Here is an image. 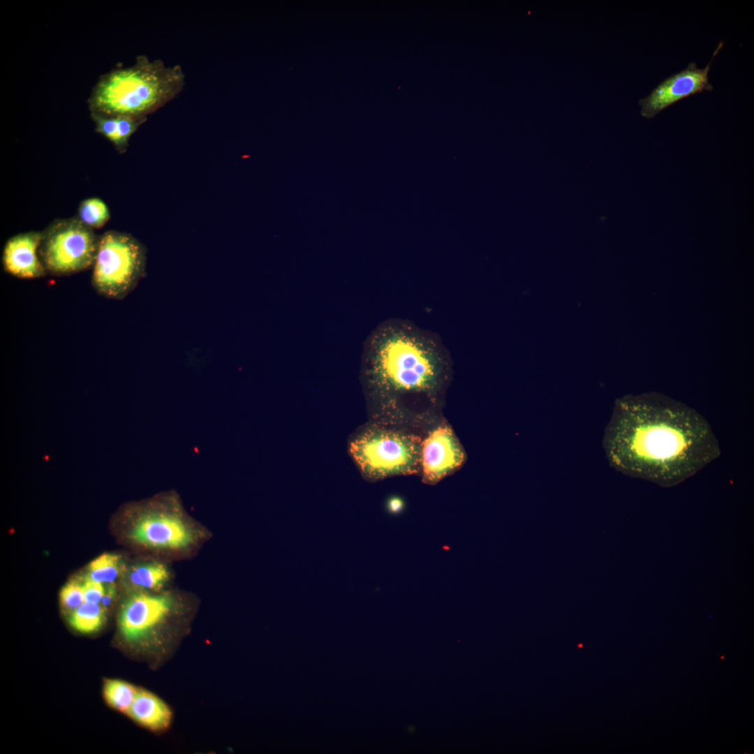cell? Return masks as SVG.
<instances>
[{
    "label": "cell",
    "mask_w": 754,
    "mask_h": 754,
    "mask_svg": "<svg viewBox=\"0 0 754 754\" xmlns=\"http://www.w3.org/2000/svg\"><path fill=\"white\" fill-rule=\"evenodd\" d=\"M452 374L441 339L410 320H386L364 342L362 380L372 421L424 432L443 416Z\"/></svg>",
    "instance_id": "1"
},
{
    "label": "cell",
    "mask_w": 754,
    "mask_h": 754,
    "mask_svg": "<svg viewBox=\"0 0 754 754\" xmlns=\"http://www.w3.org/2000/svg\"><path fill=\"white\" fill-rule=\"evenodd\" d=\"M603 446L616 470L665 487L683 481L720 454L704 417L658 392L617 399Z\"/></svg>",
    "instance_id": "2"
},
{
    "label": "cell",
    "mask_w": 754,
    "mask_h": 754,
    "mask_svg": "<svg viewBox=\"0 0 754 754\" xmlns=\"http://www.w3.org/2000/svg\"><path fill=\"white\" fill-rule=\"evenodd\" d=\"M185 75L179 65L136 57L127 68L112 69L100 76L87 103L90 114L147 118L175 98L184 89Z\"/></svg>",
    "instance_id": "3"
},
{
    "label": "cell",
    "mask_w": 754,
    "mask_h": 754,
    "mask_svg": "<svg viewBox=\"0 0 754 754\" xmlns=\"http://www.w3.org/2000/svg\"><path fill=\"white\" fill-rule=\"evenodd\" d=\"M127 515L128 542L171 563L193 559L212 538V531L186 511L175 490L131 507Z\"/></svg>",
    "instance_id": "4"
},
{
    "label": "cell",
    "mask_w": 754,
    "mask_h": 754,
    "mask_svg": "<svg viewBox=\"0 0 754 754\" xmlns=\"http://www.w3.org/2000/svg\"><path fill=\"white\" fill-rule=\"evenodd\" d=\"M422 438L423 432L371 421L353 437L350 452L368 481L420 475Z\"/></svg>",
    "instance_id": "5"
},
{
    "label": "cell",
    "mask_w": 754,
    "mask_h": 754,
    "mask_svg": "<svg viewBox=\"0 0 754 754\" xmlns=\"http://www.w3.org/2000/svg\"><path fill=\"white\" fill-rule=\"evenodd\" d=\"M146 251L131 235L114 230L99 236L91 285L100 295L121 300L144 276Z\"/></svg>",
    "instance_id": "6"
},
{
    "label": "cell",
    "mask_w": 754,
    "mask_h": 754,
    "mask_svg": "<svg viewBox=\"0 0 754 754\" xmlns=\"http://www.w3.org/2000/svg\"><path fill=\"white\" fill-rule=\"evenodd\" d=\"M189 594L173 586L158 592H128L118 617L123 638L138 642L184 620L190 611Z\"/></svg>",
    "instance_id": "7"
},
{
    "label": "cell",
    "mask_w": 754,
    "mask_h": 754,
    "mask_svg": "<svg viewBox=\"0 0 754 754\" xmlns=\"http://www.w3.org/2000/svg\"><path fill=\"white\" fill-rule=\"evenodd\" d=\"M98 240L77 217L57 219L42 232L38 257L47 274L71 275L93 267Z\"/></svg>",
    "instance_id": "8"
},
{
    "label": "cell",
    "mask_w": 754,
    "mask_h": 754,
    "mask_svg": "<svg viewBox=\"0 0 754 754\" xmlns=\"http://www.w3.org/2000/svg\"><path fill=\"white\" fill-rule=\"evenodd\" d=\"M466 460L465 450L444 416L424 430L420 474L424 484H437L460 469Z\"/></svg>",
    "instance_id": "9"
},
{
    "label": "cell",
    "mask_w": 754,
    "mask_h": 754,
    "mask_svg": "<svg viewBox=\"0 0 754 754\" xmlns=\"http://www.w3.org/2000/svg\"><path fill=\"white\" fill-rule=\"evenodd\" d=\"M723 45V41L719 43L704 68H700L695 62H690L686 68L665 78L647 96L641 98L639 101L641 115L652 119L682 99L703 91H711L714 87L709 82V73L714 59Z\"/></svg>",
    "instance_id": "10"
},
{
    "label": "cell",
    "mask_w": 754,
    "mask_h": 754,
    "mask_svg": "<svg viewBox=\"0 0 754 754\" xmlns=\"http://www.w3.org/2000/svg\"><path fill=\"white\" fill-rule=\"evenodd\" d=\"M42 232H28L10 237L3 251V268L21 279H36L47 274L38 257Z\"/></svg>",
    "instance_id": "11"
},
{
    "label": "cell",
    "mask_w": 754,
    "mask_h": 754,
    "mask_svg": "<svg viewBox=\"0 0 754 754\" xmlns=\"http://www.w3.org/2000/svg\"><path fill=\"white\" fill-rule=\"evenodd\" d=\"M172 564L154 558L127 564L124 586L128 592H158L172 587L175 577Z\"/></svg>",
    "instance_id": "12"
},
{
    "label": "cell",
    "mask_w": 754,
    "mask_h": 754,
    "mask_svg": "<svg viewBox=\"0 0 754 754\" xmlns=\"http://www.w3.org/2000/svg\"><path fill=\"white\" fill-rule=\"evenodd\" d=\"M127 714L138 723L154 730L166 728L172 718L170 709L161 699L139 690Z\"/></svg>",
    "instance_id": "13"
},
{
    "label": "cell",
    "mask_w": 754,
    "mask_h": 754,
    "mask_svg": "<svg viewBox=\"0 0 754 754\" xmlns=\"http://www.w3.org/2000/svg\"><path fill=\"white\" fill-rule=\"evenodd\" d=\"M126 567L121 555L104 554L90 563L86 577L103 584L114 583L118 578H122Z\"/></svg>",
    "instance_id": "14"
},
{
    "label": "cell",
    "mask_w": 754,
    "mask_h": 754,
    "mask_svg": "<svg viewBox=\"0 0 754 754\" xmlns=\"http://www.w3.org/2000/svg\"><path fill=\"white\" fill-rule=\"evenodd\" d=\"M105 612L101 603L84 601L70 614L68 621L71 627L80 633H93L102 627Z\"/></svg>",
    "instance_id": "15"
},
{
    "label": "cell",
    "mask_w": 754,
    "mask_h": 754,
    "mask_svg": "<svg viewBox=\"0 0 754 754\" xmlns=\"http://www.w3.org/2000/svg\"><path fill=\"white\" fill-rule=\"evenodd\" d=\"M138 690L133 685L116 679L105 681L103 687L104 697L113 708L128 713Z\"/></svg>",
    "instance_id": "16"
},
{
    "label": "cell",
    "mask_w": 754,
    "mask_h": 754,
    "mask_svg": "<svg viewBox=\"0 0 754 754\" xmlns=\"http://www.w3.org/2000/svg\"><path fill=\"white\" fill-rule=\"evenodd\" d=\"M77 218L90 228H101L110 219V211L102 200L90 198L80 203Z\"/></svg>",
    "instance_id": "17"
},
{
    "label": "cell",
    "mask_w": 754,
    "mask_h": 754,
    "mask_svg": "<svg viewBox=\"0 0 754 754\" xmlns=\"http://www.w3.org/2000/svg\"><path fill=\"white\" fill-rule=\"evenodd\" d=\"M117 121L118 144L116 149L119 153L126 151L130 137L138 127L146 121L147 118H139L126 115L115 116Z\"/></svg>",
    "instance_id": "18"
},
{
    "label": "cell",
    "mask_w": 754,
    "mask_h": 754,
    "mask_svg": "<svg viewBox=\"0 0 754 754\" xmlns=\"http://www.w3.org/2000/svg\"><path fill=\"white\" fill-rule=\"evenodd\" d=\"M59 598L61 606L71 614L85 601L82 584L77 581L67 583L61 589Z\"/></svg>",
    "instance_id": "19"
},
{
    "label": "cell",
    "mask_w": 754,
    "mask_h": 754,
    "mask_svg": "<svg viewBox=\"0 0 754 754\" xmlns=\"http://www.w3.org/2000/svg\"><path fill=\"white\" fill-rule=\"evenodd\" d=\"M95 124V130L108 139L115 147L118 144L117 121L115 116L108 117L90 114Z\"/></svg>",
    "instance_id": "20"
},
{
    "label": "cell",
    "mask_w": 754,
    "mask_h": 754,
    "mask_svg": "<svg viewBox=\"0 0 754 754\" xmlns=\"http://www.w3.org/2000/svg\"><path fill=\"white\" fill-rule=\"evenodd\" d=\"M84 600L86 602L100 603L105 593V588L103 583L86 577L82 583Z\"/></svg>",
    "instance_id": "21"
},
{
    "label": "cell",
    "mask_w": 754,
    "mask_h": 754,
    "mask_svg": "<svg viewBox=\"0 0 754 754\" xmlns=\"http://www.w3.org/2000/svg\"><path fill=\"white\" fill-rule=\"evenodd\" d=\"M117 596V588L114 583H110L105 588V593L100 603L106 610L114 600Z\"/></svg>",
    "instance_id": "22"
},
{
    "label": "cell",
    "mask_w": 754,
    "mask_h": 754,
    "mask_svg": "<svg viewBox=\"0 0 754 754\" xmlns=\"http://www.w3.org/2000/svg\"><path fill=\"white\" fill-rule=\"evenodd\" d=\"M403 507V502L399 498H392L388 503V508L392 512H397Z\"/></svg>",
    "instance_id": "23"
}]
</instances>
